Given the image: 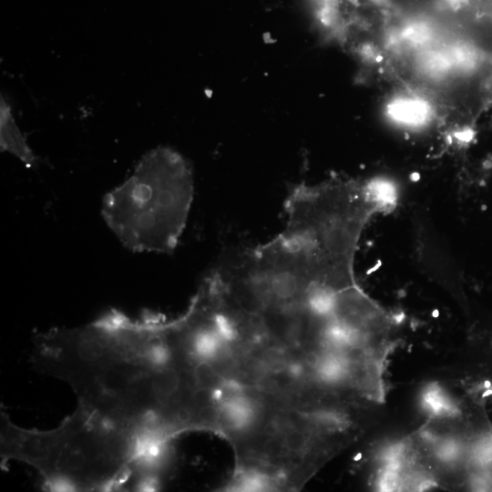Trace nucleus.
<instances>
[{"label":"nucleus","mask_w":492,"mask_h":492,"mask_svg":"<svg viewBox=\"0 0 492 492\" xmlns=\"http://www.w3.org/2000/svg\"><path fill=\"white\" fill-rule=\"evenodd\" d=\"M442 2L447 8L457 10L466 4V0H442Z\"/></svg>","instance_id":"nucleus-7"},{"label":"nucleus","mask_w":492,"mask_h":492,"mask_svg":"<svg viewBox=\"0 0 492 492\" xmlns=\"http://www.w3.org/2000/svg\"><path fill=\"white\" fill-rule=\"evenodd\" d=\"M193 192L186 159L171 149L158 148L104 197L102 216L128 250L170 253L186 226Z\"/></svg>","instance_id":"nucleus-2"},{"label":"nucleus","mask_w":492,"mask_h":492,"mask_svg":"<svg viewBox=\"0 0 492 492\" xmlns=\"http://www.w3.org/2000/svg\"><path fill=\"white\" fill-rule=\"evenodd\" d=\"M160 450L77 405L56 427L24 428L0 414V457L33 467L52 491L143 487Z\"/></svg>","instance_id":"nucleus-1"},{"label":"nucleus","mask_w":492,"mask_h":492,"mask_svg":"<svg viewBox=\"0 0 492 492\" xmlns=\"http://www.w3.org/2000/svg\"><path fill=\"white\" fill-rule=\"evenodd\" d=\"M385 115L395 123L406 127H422L432 118L429 103L419 97L398 95L385 107Z\"/></svg>","instance_id":"nucleus-3"},{"label":"nucleus","mask_w":492,"mask_h":492,"mask_svg":"<svg viewBox=\"0 0 492 492\" xmlns=\"http://www.w3.org/2000/svg\"><path fill=\"white\" fill-rule=\"evenodd\" d=\"M282 447V445L281 442L277 441L276 439L270 440L266 444V453L272 456H280Z\"/></svg>","instance_id":"nucleus-6"},{"label":"nucleus","mask_w":492,"mask_h":492,"mask_svg":"<svg viewBox=\"0 0 492 492\" xmlns=\"http://www.w3.org/2000/svg\"><path fill=\"white\" fill-rule=\"evenodd\" d=\"M0 134L2 151L12 153L27 166L34 165L36 157L15 122L10 105L3 97L0 107Z\"/></svg>","instance_id":"nucleus-4"},{"label":"nucleus","mask_w":492,"mask_h":492,"mask_svg":"<svg viewBox=\"0 0 492 492\" xmlns=\"http://www.w3.org/2000/svg\"><path fill=\"white\" fill-rule=\"evenodd\" d=\"M305 444L306 438L304 435L298 430L289 432L284 439L285 446L293 452L301 451Z\"/></svg>","instance_id":"nucleus-5"}]
</instances>
